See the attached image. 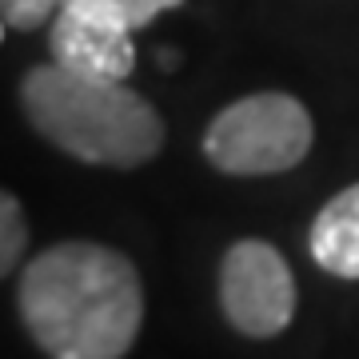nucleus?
Returning <instances> with one entry per match:
<instances>
[{
    "mask_svg": "<svg viewBox=\"0 0 359 359\" xmlns=\"http://www.w3.org/2000/svg\"><path fill=\"white\" fill-rule=\"evenodd\" d=\"M16 308L48 359H124L144 327V283L124 252L65 240L20 271Z\"/></svg>",
    "mask_w": 359,
    "mask_h": 359,
    "instance_id": "nucleus-1",
    "label": "nucleus"
},
{
    "mask_svg": "<svg viewBox=\"0 0 359 359\" xmlns=\"http://www.w3.org/2000/svg\"><path fill=\"white\" fill-rule=\"evenodd\" d=\"M20 108L36 136L92 168H140L164 148V120L124 80L40 65L20 80Z\"/></svg>",
    "mask_w": 359,
    "mask_h": 359,
    "instance_id": "nucleus-2",
    "label": "nucleus"
},
{
    "mask_svg": "<svg viewBox=\"0 0 359 359\" xmlns=\"http://www.w3.org/2000/svg\"><path fill=\"white\" fill-rule=\"evenodd\" d=\"M311 112L287 92H252L212 116L204 156L224 176H276L311 152Z\"/></svg>",
    "mask_w": 359,
    "mask_h": 359,
    "instance_id": "nucleus-3",
    "label": "nucleus"
},
{
    "mask_svg": "<svg viewBox=\"0 0 359 359\" xmlns=\"http://www.w3.org/2000/svg\"><path fill=\"white\" fill-rule=\"evenodd\" d=\"M219 308L248 339H276L295 320V276L268 240H236L219 259Z\"/></svg>",
    "mask_w": 359,
    "mask_h": 359,
    "instance_id": "nucleus-4",
    "label": "nucleus"
},
{
    "mask_svg": "<svg viewBox=\"0 0 359 359\" xmlns=\"http://www.w3.org/2000/svg\"><path fill=\"white\" fill-rule=\"evenodd\" d=\"M136 28L92 4H60L48 25V52L60 68L96 80H128L136 68Z\"/></svg>",
    "mask_w": 359,
    "mask_h": 359,
    "instance_id": "nucleus-5",
    "label": "nucleus"
},
{
    "mask_svg": "<svg viewBox=\"0 0 359 359\" xmlns=\"http://www.w3.org/2000/svg\"><path fill=\"white\" fill-rule=\"evenodd\" d=\"M308 248L327 276L359 280V184L335 192L320 208V216L311 219Z\"/></svg>",
    "mask_w": 359,
    "mask_h": 359,
    "instance_id": "nucleus-6",
    "label": "nucleus"
},
{
    "mask_svg": "<svg viewBox=\"0 0 359 359\" xmlns=\"http://www.w3.org/2000/svg\"><path fill=\"white\" fill-rule=\"evenodd\" d=\"M28 248V224H25V208L13 192L0 196V276H13L20 256Z\"/></svg>",
    "mask_w": 359,
    "mask_h": 359,
    "instance_id": "nucleus-7",
    "label": "nucleus"
},
{
    "mask_svg": "<svg viewBox=\"0 0 359 359\" xmlns=\"http://www.w3.org/2000/svg\"><path fill=\"white\" fill-rule=\"evenodd\" d=\"M60 13V0H0V20L4 32H32V28L52 25Z\"/></svg>",
    "mask_w": 359,
    "mask_h": 359,
    "instance_id": "nucleus-8",
    "label": "nucleus"
},
{
    "mask_svg": "<svg viewBox=\"0 0 359 359\" xmlns=\"http://www.w3.org/2000/svg\"><path fill=\"white\" fill-rule=\"evenodd\" d=\"M60 4H92V8H104V13L120 16L124 25L144 28V25H152L160 13H168V8H180L184 0H60Z\"/></svg>",
    "mask_w": 359,
    "mask_h": 359,
    "instance_id": "nucleus-9",
    "label": "nucleus"
}]
</instances>
